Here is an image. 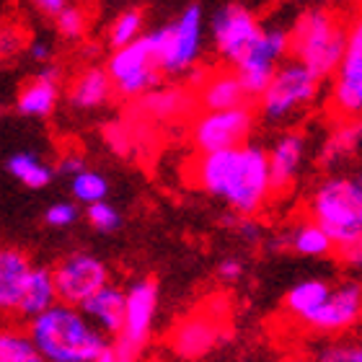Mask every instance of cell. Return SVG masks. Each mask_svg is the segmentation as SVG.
<instances>
[{"mask_svg":"<svg viewBox=\"0 0 362 362\" xmlns=\"http://www.w3.org/2000/svg\"><path fill=\"white\" fill-rule=\"evenodd\" d=\"M83 168H88V166H86L83 153H78V151L65 153V156L60 158V163H57V171L65 176H76V174H81Z\"/></svg>","mask_w":362,"mask_h":362,"instance_id":"37","label":"cell"},{"mask_svg":"<svg viewBox=\"0 0 362 362\" xmlns=\"http://www.w3.org/2000/svg\"><path fill=\"white\" fill-rule=\"evenodd\" d=\"M192 181L204 194L223 199L241 218H254L272 199L267 151L254 143L199 153L192 166Z\"/></svg>","mask_w":362,"mask_h":362,"instance_id":"1","label":"cell"},{"mask_svg":"<svg viewBox=\"0 0 362 362\" xmlns=\"http://www.w3.org/2000/svg\"><path fill=\"white\" fill-rule=\"evenodd\" d=\"M220 339V326L212 316H192L187 321H181L174 332V349L181 357H202L204 352H210Z\"/></svg>","mask_w":362,"mask_h":362,"instance_id":"21","label":"cell"},{"mask_svg":"<svg viewBox=\"0 0 362 362\" xmlns=\"http://www.w3.org/2000/svg\"><path fill=\"white\" fill-rule=\"evenodd\" d=\"M81 313L93 324L96 332L104 337H117L124 321V290L109 282L81 305Z\"/></svg>","mask_w":362,"mask_h":362,"instance_id":"18","label":"cell"},{"mask_svg":"<svg viewBox=\"0 0 362 362\" xmlns=\"http://www.w3.org/2000/svg\"><path fill=\"white\" fill-rule=\"evenodd\" d=\"M329 290H332V285L326 279H303L295 287H290V293L285 295V313L290 318H295L298 324H303L326 300Z\"/></svg>","mask_w":362,"mask_h":362,"instance_id":"24","label":"cell"},{"mask_svg":"<svg viewBox=\"0 0 362 362\" xmlns=\"http://www.w3.org/2000/svg\"><path fill=\"white\" fill-rule=\"evenodd\" d=\"M31 267L34 262L26 251L16 246H0V316H16Z\"/></svg>","mask_w":362,"mask_h":362,"instance_id":"16","label":"cell"},{"mask_svg":"<svg viewBox=\"0 0 362 362\" xmlns=\"http://www.w3.org/2000/svg\"><path fill=\"white\" fill-rule=\"evenodd\" d=\"M106 140L112 143V148H117L119 153L127 151V143H129V132L119 124H112V127H106Z\"/></svg>","mask_w":362,"mask_h":362,"instance_id":"41","label":"cell"},{"mask_svg":"<svg viewBox=\"0 0 362 362\" xmlns=\"http://www.w3.org/2000/svg\"><path fill=\"white\" fill-rule=\"evenodd\" d=\"M57 303L81 308L90 295L109 285V267L88 251H73L52 267Z\"/></svg>","mask_w":362,"mask_h":362,"instance_id":"10","label":"cell"},{"mask_svg":"<svg viewBox=\"0 0 362 362\" xmlns=\"http://www.w3.org/2000/svg\"><path fill=\"white\" fill-rule=\"evenodd\" d=\"M8 171H11V176L18 184H23V187L29 189H45L54 179V168L29 151L11 156L8 158Z\"/></svg>","mask_w":362,"mask_h":362,"instance_id":"26","label":"cell"},{"mask_svg":"<svg viewBox=\"0 0 362 362\" xmlns=\"http://www.w3.org/2000/svg\"><path fill=\"white\" fill-rule=\"evenodd\" d=\"M313 362H362V347L352 337H332L316 347Z\"/></svg>","mask_w":362,"mask_h":362,"instance_id":"31","label":"cell"},{"mask_svg":"<svg viewBox=\"0 0 362 362\" xmlns=\"http://www.w3.org/2000/svg\"><path fill=\"white\" fill-rule=\"evenodd\" d=\"M23 47V34L18 29H0V57H11Z\"/></svg>","mask_w":362,"mask_h":362,"instance_id":"36","label":"cell"},{"mask_svg":"<svg viewBox=\"0 0 362 362\" xmlns=\"http://www.w3.org/2000/svg\"><path fill=\"white\" fill-rule=\"evenodd\" d=\"M262 21L251 8L241 3H228L218 8L210 18V37L212 47L228 68H235L249 54V49L257 45L262 34Z\"/></svg>","mask_w":362,"mask_h":362,"instance_id":"9","label":"cell"},{"mask_svg":"<svg viewBox=\"0 0 362 362\" xmlns=\"http://www.w3.org/2000/svg\"><path fill=\"white\" fill-rule=\"evenodd\" d=\"M93 362H117V357H114L112 347H109V344H106V349H104V352H101V355H98Z\"/></svg>","mask_w":362,"mask_h":362,"instance_id":"42","label":"cell"},{"mask_svg":"<svg viewBox=\"0 0 362 362\" xmlns=\"http://www.w3.org/2000/svg\"><path fill=\"white\" fill-rule=\"evenodd\" d=\"M295 3H303V0H295ZM316 3H334V0H316Z\"/></svg>","mask_w":362,"mask_h":362,"instance_id":"44","label":"cell"},{"mask_svg":"<svg viewBox=\"0 0 362 362\" xmlns=\"http://www.w3.org/2000/svg\"><path fill=\"white\" fill-rule=\"evenodd\" d=\"M57 303V290H54V279L52 269L49 267H31L29 277H26V285H23V293L18 298V308H16V316L31 321L34 316L45 313L47 308H52Z\"/></svg>","mask_w":362,"mask_h":362,"instance_id":"22","label":"cell"},{"mask_svg":"<svg viewBox=\"0 0 362 362\" xmlns=\"http://www.w3.org/2000/svg\"><path fill=\"white\" fill-rule=\"evenodd\" d=\"M54 21V29L60 34L62 39H83L86 31H88V13H86V8L81 3H70L65 11L52 18Z\"/></svg>","mask_w":362,"mask_h":362,"instance_id":"32","label":"cell"},{"mask_svg":"<svg viewBox=\"0 0 362 362\" xmlns=\"http://www.w3.org/2000/svg\"><path fill=\"white\" fill-rule=\"evenodd\" d=\"M360 119H337L332 132L324 137V143L318 148V163L329 168L332 174L337 168L352 163L355 156L360 153Z\"/></svg>","mask_w":362,"mask_h":362,"instance_id":"17","label":"cell"},{"mask_svg":"<svg viewBox=\"0 0 362 362\" xmlns=\"http://www.w3.org/2000/svg\"><path fill=\"white\" fill-rule=\"evenodd\" d=\"M158 313V285L151 277L135 279L124 290V321L119 334L109 344L117 362H137L151 339L153 324Z\"/></svg>","mask_w":362,"mask_h":362,"instance_id":"7","label":"cell"},{"mask_svg":"<svg viewBox=\"0 0 362 362\" xmlns=\"http://www.w3.org/2000/svg\"><path fill=\"white\" fill-rule=\"evenodd\" d=\"M26 334L45 362H93L109 344L81 308L65 303H54L52 308L31 318Z\"/></svg>","mask_w":362,"mask_h":362,"instance_id":"4","label":"cell"},{"mask_svg":"<svg viewBox=\"0 0 362 362\" xmlns=\"http://www.w3.org/2000/svg\"><path fill=\"white\" fill-rule=\"evenodd\" d=\"M285 362H313V357H305V355H295V357H287Z\"/></svg>","mask_w":362,"mask_h":362,"instance_id":"43","label":"cell"},{"mask_svg":"<svg viewBox=\"0 0 362 362\" xmlns=\"http://www.w3.org/2000/svg\"><path fill=\"white\" fill-rule=\"evenodd\" d=\"M287 60V29L282 26H264L259 34L257 45L251 47L249 54L243 57L235 68V78L241 81L246 96H257L267 88L274 70Z\"/></svg>","mask_w":362,"mask_h":362,"instance_id":"12","label":"cell"},{"mask_svg":"<svg viewBox=\"0 0 362 362\" xmlns=\"http://www.w3.org/2000/svg\"><path fill=\"white\" fill-rule=\"evenodd\" d=\"M26 52H29L31 60L39 62V65L52 62V45H49V42H45V39H34V42H29Z\"/></svg>","mask_w":362,"mask_h":362,"instance_id":"39","label":"cell"},{"mask_svg":"<svg viewBox=\"0 0 362 362\" xmlns=\"http://www.w3.org/2000/svg\"><path fill=\"white\" fill-rule=\"evenodd\" d=\"M106 76L112 81L114 90L122 98H143L160 83V70L153 57L148 37L135 39L132 45H124L114 49L109 62H106Z\"/></svg>","mask_w":362,"mask_h":362,"instance_id":"8","label":"cell"},{"mask_svg":"<svg viewBox=\"0 0 362 362\" xmlns=\"http://www.w3.org/2000/svg\"><path fill=\"white\" fill-rule=\"evenodd\" d=\"M352 21L326 6L305 8L287 29V57L300 62L318 81L332 78L347 47Z\"/></svg>","mask_w":362,"mask_h":362,"instance_id":"3","label":"cell"},{"mask_svg":"<svg viewBox=\"0 0 362 362\" xmlns=\"http://www.w3.org/2000/svg\"><path fill=\"white\" fill-rule=\"evenodd\" d=\"M189 98L181 93L179 88H163V90H151L143 96V109L153 117H160V119H168V117H176L187 109Z\"/></svg>","mask_w":362,"mask_h":362,"instance_id":"30","label":"cell"},{"mask_svg":"<svg viewBox=\"0 0 362 362\" xmlns=\"http://www.w3.org/2000/svg\"><path fill=\"white\" fill-rule=\"evenodd\" d=\"M218 277L223 282H238L243 277V262L238 257H228L220 262L218 267Z\"/></svg>","mask_w":362,"mask_h":362,"instance_id":"38","label":"cell"},{"mask_svg":"<svg viewBox=\"0 0 362 362\" xmlns=\"http://www.w3.org/2000/svg\"><path fill=\"white\" fill-rule=\"evenodd\" d=\"M70 3H81V0H70Z\"/></svg>","mask_w":362,"mask_h":362,"instance_id":"45","label":"cell"},{"mask_svg":"<svg viewBox=\"0 0 362 362\" xmlns=\"http://www.w3.org/2000/svg\"><path fill=\"white\" fill-rule=\"evenodd\" d=\"M31 6L37 8L42 16H47V18H54L60 11H65L70 6V0H31Z\"/></svg>","mask_w":362,"mask_h":362,"instance_id":"40","label":"cell"},{"mask_svg":"<svg viewBox=\"0 0 362 362\" xmlns=\"http://www.w3.org/2000/svg\"><path fill=\"white\" fill-rule=\"evenodd\" d=\"M308 220L332 241L334 251L349 267L362 259V181L360 174L334 171L316 184L308 197Z\"/></svg>","mask_w":362,"mask_h":362,"instance_id":"2","label":"cell"},{"mask_svg":"<svg viewBox=\"0 0 362 362\" xmlns=\"http://www.w3.org/2000/svg\"><path fill=\"white\" fill-rule=\"evenodd\" d=\"M321 83L310 70H305L300 62L287 57L277 70L267 88L259 93V112L264 114V119L282 122L290 117H298L313 106L321 96Z\"/></svg>","mask_w":362,"mask_h":362,"instance_id":"6","label":"cell"},{"mask_svg":"<svg viewBox=\"0 0 362 362\" xmlns=\"http://www.w3.org/2000/svg\"><path fill=\"white\" fill-rule=\"evenodd\" d=\"M362 316V287L355 279L332 285L326 300L310 313L303 326L321 337H344L360 324Z\"/></svg>","mask_w":362,"mask_h":362,"instance_id":"13","label":"cell"},{"mask_svg":"<svg viewBox=\"0 0 362 362\" xmlns=\"http://www.w3.org/2000/svg\"><path fill=\"white\" fill-rule=\"evenodd\" d=\"M151 42L153 57L160 76H184L197 68L199 54L204 47V13L202 6H187L176 21L163 23L151 34H145Z\"/></svg>","mask_w":362,"mask_h":362,"instance_id":"5","label":"cell"},{"mask_svg":"<svg viewBox=\"0 0 362 362\" xmlns=\"http://www.w3.org/2000/svg\"><path fill=\"white\" fill-rule=\"evenodd\" d=\"M57 101H60V83H52V81L34 76L31 83H26L18 90L16 109L23 117H37V119H42V117H49L57 109Z\"/></svg>","mask_w":362,"mask_h":362,"instance_id":"23","label":"cell"},{"mask_svg":"<svg viewBox=\"0 0 362 362\" xmlns=\"http://www.w3.org/2000/svg\"><path fill=\"white\" fill-rule=\"evenodd\" d=\"M228 220H230V226L235 228V233L241 235L243 241L257 243L259 238H262V226H259L254 218H241V215H233V218H228Z\"/></svg>","mask_w":362,"mask_h":362,"instance_id":"35","label":"cell"},{"mask_svg":"<svg viewBox=\"0 0 362 362\" xmlns=\"http://www.w3.org/2000/svg\"><path fill=\"white\" fill-rule=\"evenodd\" d=\"M285 243L295 254L308 259H324L329 254H334V246L329 241V235L313 223V220H303L285 235Z\"/></svg>","mask_w":362,"mask_h":362,"instance_id":"25","label":"cell"},{"mask_svg":"<svg viewBox=\"0 0 362 362\" xmlns=\"http://www.w3.org/2000/svg\"><path fill=\"white\" fill-rule=\"evenodd\" d=\"M332 109L339 119H357L362 109V23L352 21L344 54L332 76Z\"/></svg>","mask_w":362,"mask_h":362,"instance_id":"14","label":"cell"},{"mask_svg":"<svg viewBox=\"0 0 362 362\" xmlns=\"http://www.w3.org/2000/svg\"><path fill=\"white\" fill-rule=\"evenodd\" d=\"M308 156V140L298 129H287L274 140L267 151V168H269V187L272 197L287 194L295 187Z\"/></svg>","mask_w":362,"mask_h":362,"instance_id":"15","label":"cell"},{"mask_svg":"<svg viewBox=\"0 0 362 362\" xmlns=\"http://www.w3.org/2000/svg\"><path fill=\"white\" fill-rule=\"evenodd\" d=\"M70 192L81 204L104 202L106 194H109V179L93 171V168H83L81 174L70 176Z\"/></svg>","mask_w":362,"mask_h":362,"instance_id":"28","label":"cell"},{"mask_svg":"<svg viewBox=\"0 0 362 362\" xmlns=\"http://www.w3.org/2000/svg\"><path fill=\"white\" fill-rule=\"evenodd\" d=\"M114 96V86L106 76L104 68L90 65V68L81 70L68 88V104L78 112H93L101 106L109 104V98Z\"/></svg>","mask_w":362,"mask_h":362,"instance_id":"19","label":"cell"},{"mask_svg":"<svg viewBox=\"0 0 362 362\" xmlns=\"http://www.w3.org/2000/svg\"><path fill=\"white\" fill-rule=\"evenodd\" d=\"M0 362H45L26 329L0 324Z\"/></svg>","mask_w":362,"mask_h":362,"instance_id":"27","label":"cell"},{"mask_svg":"<svg viewBox=\"0 0 362 362\" xmlns=\"http://www.w3.org/2000/svg\"><path fill=\"white\" fill-rule=\"evenodd\" d=\"M88 223L96 228L98 233H114L122 226V215L114 204H109L104 199V202L88 204Z\"/></svg>","mask_w":362,"mask_h":362,"instance_id":"33","label":"cell"},{"mask_svg":"<svg viewBox=\"0 0 362 362\" xmlns=\"http://www.w3.org/2000/svg\"><path fill=\"white\" fill-rule=\"evenodd\" d=\"M143 29H145V16L143 11H137V8H124L117 18L112 21L109 26V45L114 49H119L124 45H132L135 39L143 37Z\"/></svg>","mask_w":362,"mask_h":362,"instance_id":"29","label":"cell"},{"mask_svg":"<svg viewBox=\"0 0 362 362\" xmlns=\"http://www.w3.org/2000/svg\"><path fill=\"white\" fill-rule=\"evenodd\" d=\"M254 132V112L235 106L223 112H202L192 124V140L199 153H215L249 143Z\"/></svg>","mask_w":362,"mask_h":362,"instance_id":"11","label":"cell"},{"mask_svg":"<svg viewBox=\"0 0 362 362\" xmlns=\"http://www.w3.org/2000/svg\"><path fill=\"white\" fill-rule=\"evenodd\" d=\"M78 220V204L73 202H54L47 207L45 223L52 228H70Z\"/></svg>","mask_w":362,"mask_h":362,"instance_id":"34","label":"cell"},{"mask_svg":"<svg viewBox=\"0 0 362 362\" xmlns=\"http://www.w3.org/2000/svg\"><path fill=\"white\" fill-rule=\"evenodd\" d=\"M197 101L202 106V112H223V109L246 106L249 96H246L241 81L235 78V73L228 68L218 70V73H207Z\"/></svg>","mask_w":362,"mask_h":362,"instance_id":"20","label":"cell"}]
</instances>
